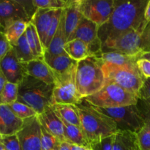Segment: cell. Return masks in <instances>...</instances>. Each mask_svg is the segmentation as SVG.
<instances>
[{"mask_svg": "<svg viewBox=\"0 0 150 150\" xmlns=\"http://www.w3.org/2000/svg\"><path fill=\"white\" fill-rule=\"evenodd\" d=\"M148 1L114 0V9L111 17L98 29L101 43L129 31L143 32L149 24L144 18Z\"/></svg>", "mask_w": 150, "mask_h": 150, "instance_id": "1", "label": "cell"}, {"mask_svg": "<svg viewBox=\"0 0 150 150\" xmlns=\"http://www.w3.org/2000/svg\"><path fill=\"white\" fill-rule=\"evenodd\" d=\"M76 105L81 127L91 146L118 132L117 125L110 117L95 109L85 100L82 99Z\"/></svg>", "mask_w": 150, "mask_h": 150, "instance_id": "2", "label": "cell"}, {"mask_svg": "<svg viewBox=\"0 0 150 150\" xmlns=\"http://www.w3.org/2000/svg\"><path fill=\"white\" fill-rule=\"evenodd\" d=\"M54 84H48L26 75L18 84V102L33 108L38 114L53 105Z\"/></svg>", "mask_w": 150, "mask_h": 150, "instance_id": "3", "label": "cell"}, {"mask_svg": "<svg viewBox=\"0 0 150 150\" xmlns=\"http://www.w3.org/2000/svg\"><path fill=\"white\" fill-rule=\"evenodd\" d=\"M76 83L81 98L99 92L105 85V74L100 59L90 56L78 62Z\"/></svg>", "mask_w": 150, "mask_h": 150, "instance_id": "4", "label": "cell"}, {"mask_svg": "<svg viewBox=\"0 0 150 150\" xmlns=\"http://www.w3.org/2000/svg\"><path fill=\"white\" fill-rule=\"evenodd\" d=\"M101 52H118L140 58L150 52V23L143 32L129 31L102 44Z\"/></svg>", "mask_w": 150, "mask_h": 150, "instance_id": "5", "label": "cell"}, {"mask_svg": "<svg viewBox=\"0 0 150 150\" xmlns=\"http://www.w3.org/2000/svg\"><path fill=\"white\" fill-rule=\"evenodd\" d=\"M102 67L105 74V84L114 83L139 98V92L145 79L138 66L119 67L103 63Z\"/></svg>", "mask_w": 150, "mask_h": 150, "instance_id": "6", "label": "cell"}, {"mask_svg": "<svg viewBox=\"0 0 150 150\" xmlns=\"http://www.w3.org/2000/svg\"><path fill=\"white\" fill-rule=\"evenodd\" d=\"M83 99L98 108H112L136 105L139 98L118 85L108 83L97 93Z\"/></svg>", "mask_w": 150, "mask_h": 150, "instance_id": "7", "label": "cell"}, {"mask_svg": "<svg viewBox=\"0 0 150 150\" xmlns=\"http://www.w3.org/2000/svg\"><path fill=\"white\" fill-rule=\"evenodd\" d=\"M94 108L102 114L108 116L116 123L117 130L138 133L145 125V122L136 105H130L119 108Z\"/></svg>", "mask_w": 150, "mask_h": 150, "instance_id": "8", "label": "cell"}, {"mask_svg": "<svg viewBox=\"0 0 150 150\" xmlns=\"http://www.w3.org/2000/svg\"><path fill=\"white\" fill-rule=\"evenodd\" d=\"M76 69L67 74L56 76L57 81L53 91V105H76L81 100L76 87Z\"/></svg>", "mask_w": 150, "mask_h": 150, "instance_id": "9", "label": "cell"}, {"mask_svg": "<svg viewBox=\"0 0 150 150\" xmlns=\"http://www.w3.org/2000/svg\"><path fill=\"white\" fill-rule=\"evenodd\" d=\"M82 15L100 26L108 21L114 9V0H81Z\"/></svg>", "mask_w": 150, "mask_h": 150, "instance_id": "10", "label": "cell"}, {"mask_svg": "<svg viewBox=\"0 0 150 150\" xmlns=\"http://www.w3.org/2000/svg\"><path fill=\"white\" fill-rule=\"evenodd\" d=\"M99 26L97 23L83 18L81 20L77 29L68 38L67 42L74 39H79L87 44L91 56L97 57L101 53L102 43L98 37Z\"/></svg>", "mask_w": 150, "mask_h": 150, "instance_id": "11", "label": "cell"}, {"mask_svg": "<svg viewBox=\"0 0 150 150\" xmlns=\"http://www.w3.org/2000/svg\"><path fill=\"white\" fill-rule=\"evenodd\" d=\"M17 136L21 150H42L41 125L38 116L23 120Z\"/></svg>", "mask_w": 150, "mask_h": 150, "instance_id": "12", "label": "cell"}, {"mask_svg": "<svg viewBox=\"0 0 150 150\" xmlns=\"http://www.w3.org/2000/svg\"><path fill=\"white\" fill-rule=\"evenodd\" d=\"M32 21L18 0H0V28L4 32L13 23Z\"/></svg>", "mask_w": 150, "mask_h": 150, "instance_id": "13", "label": "cell"}, {"mask_svg": "<svg viewBox=\"0 0 150 150\" xmlns=\"http://www.w3.org/2000/svg\"><path fill=\"white\" fill-rule=\"evenodd\" d=\"M0 68L7 81L16 84H19L27 75L24 63L18 59L13 48L0 61Z\"/></svg>", "mask_w": 150, "mask_h": 150, "instance_id": "14", "label": "cell"}, {"mask_svg": "<svg viewBox=\"0 0 150 150\" xmlns=\"http://www.w3.org/2000/svg\"><path fill=\"white\" fill-rule=\"evenodd\" d=\"M38 117L41 125L48 133L55 136L60 142H65L64 126L51 106L45 108L43 112L38 114Z\"/></svg>", "mask_w": 150, "mask_h": 150, "instance_id": "15", "label": "cell"}, {"mask_svg": "<svg viewBox=\"0 0 150 150\" xmlns=\"http://www.w3.org/2000/svg\"><path fill=\"white\" fill-rule=\"evenodd\" d=\"M26 74L48 84H55L57 77L54 72L45 62L43 57L24 63Z\"/></svg>", "mask_w": 150, "mask_h": 150, "instance_id": "16", "label": "cell"}, {"mask_svg": "<svg viewBox=\"0 0 150 150\" xmlns=\"http://www.w3.org/2000/svg\"><path fill=\"white\" fill-rule=\"evenodd\" d=\"M23 124V120L16 117L8 105H0V136L17 134Z\"/></svg>", "mask_w": 150, "mask_h": 150, "instance_id": "17", "label": "cell"}, {"mask_svg": "<svg viewBox=\"0 0 150 150\" xmlns=\"http://www.w3.org/2000/svg\"><path fill=\"white\" fill-rule=\"evenodd\" d=\"M43 58L56 76L67 74L76 70L79 62L70 58L67 54L54 56L45 51Z\"/></svg>", "mask_w": 150, "mask_h": 150, "instance_id": "18", "label": "cell"}, {"mask_svg": "<svg viewBox=\"0 0 150 150\" xmlns=\"http://www.w3.org/2000/svg\"><path fill=\"white\" fill-rule=\"evenodd\" d=\"M81 0H68L65 11V31L67 41L76 31L83 18L80 8Z\"/></svg>", "mask_w": 150, "mask_h": 150, "instance_id": "19", "label": "cell"}, {"mask_svg": "<svg viewBox=\"0 0 150 150\" xmlns=\"http://www.w3.org/2000/svg\"><path fill=\"white\" fill-rule=\"evenodd\" d=\"M55 10H51V9L38 8L31 21L36 28L45 51L47 32L48 30Z\"/></svg>", "mask_w": 150, "mask_h": 150, "instance_id": "20", "label": "cell"}, {"mask_svg": "<svg viewBox=\"0 0 150 150\" xmlns=\"http://www.w3.org/2000/svg\"><path fill=\"white\" fill-rule=\"evenodd\" d=\"M66 42H67V37H66L65 31V11H64V9H63L59 25L57 28V32H56L46 52L54 56L66 54L64 50V47Z\"/></svg>", "mask_w": 150, "mask_h": 150, "instance_id": "21", "label": "cell"}, {"mask_svg": "<svg viewBox=\"0 0 150 150\" xmlns=\"http://www.w3.org/2000/svg\"><path fill=\"white\" fill-rule=\"evenodd\" d=\"M96 57L103 63L119 67H133L137 65L139 57L118 52H101Z\"/></svg>", "mask_w": 150, "mask_h": 150, "instance_id": "22", "label": "cell"}, {"mask_svg": "<svg viewBox=\"0 0 150 150\" xmlns=\"http://www.w3.org/2000/svg\"><path fill=\"white\" fill-rule=\"evenodd\" d=\"M114 150H141L137 133L119 130L114 135Z\"/></svg>", "mask_w": 150, "mask_h": 150, "instance_id": "23", "label": "cell"}, {"mask_svg": "<svg viewBox=\"0 0 150 150\" xmlns=\"http://www.w3.org/2000/svg\"><path fill=\"white\" fill-rule=\"evenodd\" d=\"M57 115L63 122L81 127L79 111L76 105L72 104H54L51 105Z\"/></svg>", "mask_w": 150, "mask_h": 150, "instance_id": "24", "label": "cell"}, {"mask_svg": "<svg viewBox=\"0 0 150 150\" xmlns=\"http://www.w3.org/2000/svg\"><path fill=\"white\" fill-rule=\"evenodd\" d=\"M62 122L64 126V138L66 142L70 144L78 145L92 149L91 144L86 139L81 127L68 124L65 122L62 121Z\"/></svg>", "mask_w": 150, "mask_h": 150, "instance_id": "25", "label": "cell"}, {"mask_svg": "<svg viewBox=\"0 0 150 150\" xmlns=\"http://www.w3.org/2000/svg\"><path fill=\"white\" fill-rule=\"evenodd\" d=\"M64 50L70 58L77 62L85 59L91 56L87 44L79 39L72 40L66 42Z\"/></svg>", "mask_w": 150, "mask_h": 150, "instance_id": "26", "label": "cell"}, {"mask_svg": "<svg viewBox=\"0 0 150 150\" xmlns=\"http://www.w3.org/2000/svg\"><path fill=\"white\" fill-rule=\"evenodd\" d=\"M25 34H26V39L34 55L38 58L43 57L45 50L42 46L36 28L32 21L28 23Z\"/></svg>", "mask_w": 150, "mask_h": 150, "instance_id": "27", "label": "cell"}, {"mask_svg": "<svg viewBox=\"0 0 150 150\" xmlns=\"http://www.w3.org/2000/svg\"><path fill=\"white\" fill-rule=\"evenodd\" d=\"M12 48L14 51L18 59L22 63H26L32 60L35 59L38 57L34 55L32 49L29 45L26 34H23L21 38L17 41L16 44L12 45Z\"/></svg>", "mask_w": 150, "mask_h": 150, "instance_id": "28", "label": "cell"}, {"mask_svg": "<svg viewBox=\"0 0 150 150\" xmlns=\"http://www.w3.org/2000/svg\"><path fill=\"white\" fill-rule=\"evenodd\" d=\"M28 23H29L26 21H18L13 23L4 30V34L11 46L16 44L17 41L21 38L22 35L25 33Z\"/></svg>", "mask_w": 150, "mask_h": 150, "instance_id": "29", "label": "cell"}, {"mask_svg": "<svg viewBox=\"0 0 150 150\" xmlns=\"http://www.w3.org/2000/svg\"><path fill=\"white\" fill-rule=\"evenodd\" d=\"M8 106L10 107L13 114L22 120L31 118V117H36V116L38 115V113L33 108L25 105V104L21 103L18 102V101L10 104Z\"/></svg>", "mask_w": 150, "mask_h": 150, "instance_id": "30", "label": "cell"}, {"mask_svg": "<svg viewBox=\"0 0 150 150\" xmlns=\"http://www.w3.org/2000/svg\"><path fill=\"white\" fill-rule=\"evenodd\" d=\"M18 93V84L7 81L1 97V105H9L16 102Z\"/></svg>", "mask_w": 150, "mask_h": 150, "instance_id": "31", "label": "cell"}, {"mask_svg": "<svg viewBox=\"0 0 150 150\" xmlns=\"http://www.w3.org/2000/svg\"><path fill=\"white\" fill-rule=\"evenodd\" d=\"M61 142L48 133L41 125V147L42 150H59Z\"/></svg>", "mask_w": 150, "mask_h": 150, "instance_id": "32", "label": "cell"}, {"mask_svg": "<svg viewBox=\"0 0 150 150\" xmlns=\"http://www.w3.org/2000/svg\"><path fill=\"white\" fill-rule=\"evenodd\" d=\"M62 10L63 9H59V10H56L55 12H54V14L53 16L52 19H51V23H50L49 28H48V30L47 32L46 40H45V51L48 49L56 32H57V28L59 25Z\"/></svg>", "mask_w": 150, "mask_h": 150, "instance_id": "33", "label": "cell"}, {"mask_svg": "<svg viewBox=\"0 0 150 150\" xmlns=\"http://www.w3.org/2000/svg\"><path fill=\"white\" fill-rule=\"evenodd\" d=\"M37 8L59 10L64 9L67 5L68 0H32Z\"/></svg>", "mask_w": 150, "mask_h": 150, "instance_id": "34", "label": "cell"}, {"mask_svg": "<svg viewBox=\"0 0 150 150\" xmlns=\"http://www.w3.org/2000/svg\"><path fill=\"white\" fill-rule=\"evenodd\" d=\"M141 150H150V122L146 123L137 133Z\"/></svg>", "mask_w": 150, "mask_h": 150, "instance_id": "35", "label": "cell"}, {"mask_svg": "<svg viewBox=\"0 0 150 150\" xmlns=\"http://www.w3.org/2000/svg\"><path fill=\"white\" fill-rule=\"evenodd\" d=\"M0 142L4 145L6 150H21L17 134L1 136Z\"/></svg>", "mask_w": 150, "mask_h": 150, "instance_id": "36", "label": "cell"}, {"mask_svg": "<svg viewBox=\"0 0 150 150\" xmlns=\"http://www.w3.org/2000/svg\"><path fill=\"white\" fill-rule=\"evenodd\" d=\"M136 105L140 111L144 121L145 122V124L150 122V99L142 100L139 98Z\"/></svg>", "mask_w": 150, "mask_h": 150, "instance_id": "37", "label": "cell"}, {"mask_svg": "<svg viewBox=\"0 0 150 150\" xmlns=\"http://www.w3.org/2000/svg\"><path fill=\"white\" fill-rule=\"evenodd\" d=\"M114 135L105 138L99 143L92 146V150H114Z\"/></svg>", "mask_w": 150, "mask_h": 150, "instance_id": "38", "label": "cell"}, {"mask_svg": "<svg viewBox=\"0 0 150 150\" xmlns=\"http://www.w3.org/2000/svg\"><path fill=\"white\" fill-rule=\"evenodd\" d=\"M11 48V45L9 42L3 30H0V61Z\"/></svg>", "mask_w": 150, "mask_h": 150, "instance_id": "39", "label": "cell"}, {"mask_svg": "<svg viewBox=\"0 0 150 150\" xmlns=\"http://www.w3.org/2000/svg\"><path fill=\"white\" fill-rule=\"evenodd\" d=\"M137 66L144 78H150V61L146 59L139 58L137 61Z\"/></svg>", "mask_w": 150, "mask_h": 150, "instance_id": "40", "label": "cell"}, {"mask_svg": "<svg viewBox=\"0 0 150 150\" xmlns=\"http://www.w3.org/2000/svg\"><path fill=\"white\" fill-rule=\"evenodd\" d=\"M139 98L142 100L150 99V78L145 79L143 86L139 92Z\"/></svg>", "mask_w": 150, "mask_h": 150, "instance_id": "41", "label": "cell"}, {"mask_svg": "<svg viewBox=\"0 0 150 150\" xmlns=\"http://www.w3.org/2000/svg\"><path fill=\"white\" fill-rule=\"evenodd\" d=\"M7 82V79H6L4 75L3 74L1 68H0V105H1V94H2V92H3V90H4V86H5V84Z\"/></svg>", "mask_w": 150, "mask_h": 150, "instance_id": "42", "label": "cell"}, {"mask_svg": "<svg viewBox=\"0 0 150 150\" xmlns=\"http://www.w3.org/2000/svg\"><path fill=\"white\" fill-rule=\"evenodd\" d=\"M144 18L147 23H150V0L148 1L147 5H146V9H145Z\"/></svg>", "mask_w": 150, "mask_h": 150, "instance_id": "43", "label": "cell"}, {"mask_svg": "<svg viewBox=\"0 0 150 150\" xmlns=\"http://www.w3.org/2000/svg\"><path fill=\"white\" fill-rule=\"evenodd\" d=\"M59 150H71V149H70V144L65 142H61Z\"/></svg>", "mask_w": 150, "mask_h": 150, "instance_id": "44", "label": "cell"}, {"mask_svg": "<svg viewBox=\"0 0 150 150\" xmlns=\"http://www.w3.org/2000/svg\"><path fill=\"white\" fill-rule=\"evenodd\" d=\"M70 149H71V150H92L91 149H88V148L83 147V146H78V145H73V144H70Z\"/></svg>", "mask_w": 150, "mask_h": 150, "instance_id": "45", "label": "cell"}, {"mask_svg": "<svg viewBox=\"0 0 150 150\" xmlns=\"http://www.w3.org/2000/svg\"><path fill=\"white\" fill-rule=\"evenodd\" d=\"M140 58H143V59H146L147 60H149L150 61V52H148V53H145V54H142V56H141Z\"/></svg>", "mask_w": 150, "mask_h": 150, "instance_id": "46", "label": "cell"}, {"mask_svg": "<svg viewBox=\"0 0 150 150\" xmlns=\"http://www.w3.org/2000/svg\"><path fill=\"white\" fill-rule=\"evenodd\" d=\"M0 150H6L4 146L1 143V142H0Z\"/></svg>", "mask_w": 150, "mask_h": 150, "instance_id": "47", "label": "cell"}, {"mask_svg": "<svg viewBox=\"0 0 150 150\" xmlns=\"http://www.w3.org/2000/svg\"><path fill=\"white\" fill-rule=\"evenodd\" d=\"M1 136H0V140H1Z\"/></svg>", "mask_w": 150, "mask_h": 150, "instance_id": "48", "label": "cell"}]
</instances>
